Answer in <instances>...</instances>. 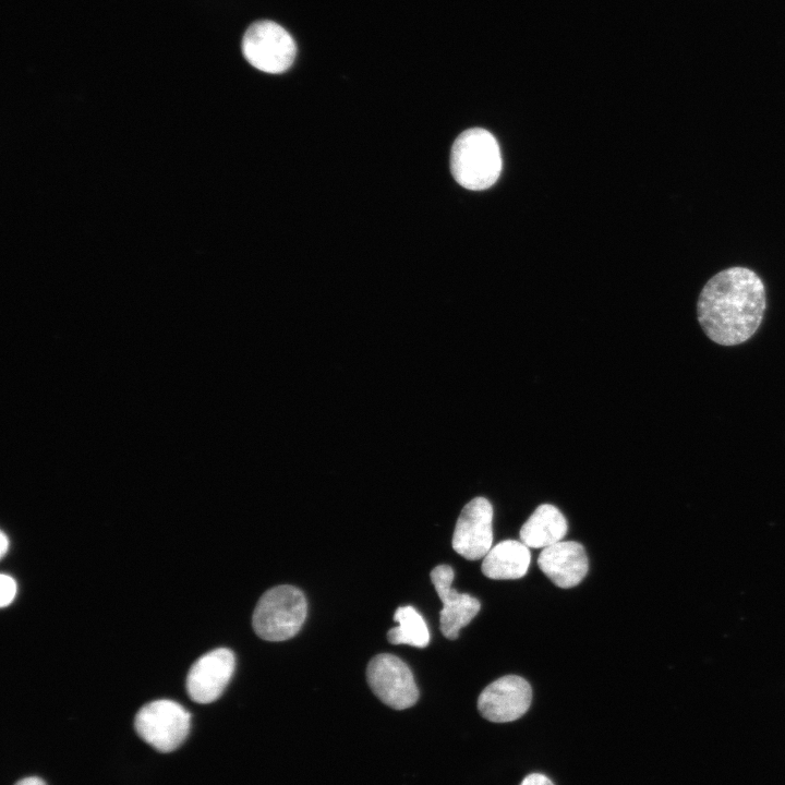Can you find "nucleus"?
<instances>
[{"label":"nucleus","instance_id":"obj_13","mask_svg":"<svg viewBox=\"0 0 785 785\" xmlns=\"http://www.w3.org/2000/svg\"><path fill=\"white\" fill-rule=\"evenodd\" d=\"M567 520L555 506L540 505L520 529V540L528 547L545 548L564 539Z\"/></svg>","mask_w":785,"mask_h":785},{"label":"nucleus","instance_id":"obj_7","mask_svg":"<svg viewBox=\"0 0 785 785\" xmlns=\"http://www.w3.org/2000/svg\"><path fill=\"white\" fill-rule=\"evenodd\" d=\"M493 507L484 497H475L461 510L457 520L452 548L469 560L483 558L492 548Z\"/></svg>","mask_w":785,"mask_h":785},{"label":"nucleus","instance_id":"obj_16","mask_svg":"<svg viewBox=\"0 0 785 785\" xmlns=\"http://www.w3.org/2000/svg\"><path fill=\"white\" fill-rule=\"evenodd\" d=\"M520 785H554L553 782L545 775L540 773H532L523 778Z\"/></svg>","mask_w":785,"mask_h":785},{"label":"nucleus","instance_id":"obj_6","mask_svg":"<svg viewBox=\"0 0 785 785\" xmlns=\"http://www.w3.org/2000/svg\"><path fill=\"white\" fill-rule=\"evenodd\" d=\"M369 686L374 695L395 710H404L418 701L419 689L408 665L398 656L382 653L366 668Z\"/></svg>","mask_w":785,"mask_h":785},{"label":"nucleus","instance_id":"obj_9","mask_svg":"<svg viewBox=\"0 0 785 785\" xmlns=\"http://www.w3.org/2000/svg\"><path fill=\"white\" fill-rule=\"evenodd\" d=\"M235 667L234 654L226 648L215 649L201 656L190 668L186 691L197 703L217 700L229 684Z\"/></svg>","mask_w":785,"mask_h":785},{"label":"nucleus","instance_id":"obj_8","mask_svg":"<svg viewBox=\"0 0 785 785\" xmlns=\"http://www.w3.org/2000/svg\"><path fill=\"white\" fill-rule=\"evenodd\" d=\"M532 689L520 676L507 675L494 680L479 696L481 715L495 723L512 722L529 709Z\"/></svg>","mask_w":785,"mask_h":785},{"label":"nucleus","instance_id":"obj_14","mask_svg":"<svg viewBox=\"0 0 785 785\" xmlns=\"http://www.w3.org/2000/svg\"><path fill=\"white\" fill-rule=\"evenodd\" d=\"M394 620L399 625L388 630L387 639L392 644H409L424 648L430 642V631L424 618L412 606L396 609Z\"/></svg>","mask_w":785,"mask_h":785},{"label":"nucleus","instance_id":"obj_15","mask_svg":"<svg viewBox=\"0 0 785 785\" xmlns=\"http://www.w3.org/2000/svg\"><path fill=\"white\" fill-rule=\"evenodd\" d=\"M0 591H1L0 605H1V607H5L9 604H11L15 597V594H16L15 580L11 576L2 573L0 576Z\"/></svg>","mask_w":785,"mask_h":785},{"label":"nucleus","instance_id":"obj_10","mask_svg":"<svg viewBox=\"0 0 785 785\" xmlns=\"http://www.w3.org/2000/svg\"><path fill=\"white\" fill-rule=\"evenodd\" d=\"M454 577V570L448 565H438L431 571V581L443 603L439 614L440 631L450 640L458 638L460 629L467 626L481 608L478 599L459 593L451 587Z\"/></svg>","mask_w":785,"mask_h":785},{"label":"nucleus","instance_id":"obj_17","mask_svg":"<svg viewBox=\"0 0 785 785\" xmlns=\"http://www.w3.org/2000/svg\"><path fill=\"white\" fill-rule=\"evenodd\" d=\"M14 785H46V783L37 776H28L20 780Z\"/></svg>","mask_w":785,"mask_h":785},{"label":"nucleus","instance_id":"obj_3","mask_svg":"<svg viewBox=\"0 0 785 785\" xmlns=\"http://www.w3.org/2000/svg\"><path fill=\"white\" fill-rule=\"evenodd\" d=\"M307 614L303 592L289 584L267 590L258 600L252 625L263 640L278 642L291 639L301 629Z\"/></svg>","mask_w":785,"mask_h":785},{"label":"nucleus","instance_id":"obj_5","mask_svg":"<svg viewBox=\"0 0 785 785\" xmlns=\"http://www.w3.org/2000/svg\"><path fill=\"white\" fill-rule=\"evenodd\" d=\"M245 59L256 69L271 74L287 71L293 63L297 47L291 35L271 21L253 23L242 40Z\"/></svg>","mask_w":785,"mask_h":785},{"label":"nucleus","instance_id":"obj_18","mask_svg":"<svg viewBox=\"0 0 785 785\" xmlns=\"http://www.w3.org/2000/svg\"><path fill=\"white\" fill-rule=\"evenodd\" d=\"M9 547V539L3 531L0 532V556L4 557Z\"/></svg>","mask_w":785,"mask_h":785},{"label":"nucleus","instance_id":"obj_1","mask_svg":"<svg viewBox=\"0 0 785 785\" xmlns=\"http://www.w3.org/2000/svg\"><path fill=\"white\" fill-rule=\"evenodd\" d=\"M766 309L765 288L759 276L745 267L714 275L702 288L698 321L704 334L721 346H737L759 329Z\"/></svg>","mask_w":785,"mask_h":785},{"label":"nucleus","instance_id":"obj_12","mask_svg":"<svg viewBox=\"0 0 785 785\" xmlns=\"http://www.w3.org/2000/svg\"><path fill=\"white\" fill-rule=\"evenodd\" d=\"M530 560V550L524 543L506 540L492 547L483 557L481 570L485 577L494 580L519 579L527 573Z\"/></svg>","mask_w":785,"mask_h":785},{"label":"nucleus","instance_id":"obj_4","mask_svg":"<svg viewBox=\"0 0 785 785\" xmlns=\"http://www.w3.org/2000/svg\"><path fill=\"white\" fill-rule=\"evenodd\" d=\"M191 714L172 700H156L145 704L136 714L137 735L155 750L171 752L185 740Z\"/></svg>","mask_w":785,"mask_h":785},{"label":"nucleus","instance_id":"obj_2","mask_svg":"<svg viewBox=\"0 0 785 785\" xmlns=\"http://www.w3.org/2000/svg\"><path fill=\"white\" fill-rule=\"evenodd\" d=\"M450 170L461 186L481 191L492 186L502 171V156L496 138L484 129L463 131L450 153Z\"/></svg>","mask_w":785,"mask_h":785},{"label":"nucleus","instance_id":"obj_11","mask_svg":"<svg viewBox=\"0 0 785 785\" xmlns=\"http://www.w3.org/2000/svg\"><path fill=\"white\" fill-rule=\"evenodd\" d=\"M538 565L556 587L563 589L579 584L589 569L584 547L575 541H559L543 548Z\"/></svg>","mask_w":785,"mask_h":785}]
</instances>
